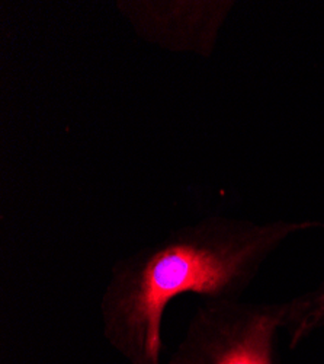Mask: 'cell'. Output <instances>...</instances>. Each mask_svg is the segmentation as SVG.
Segmentation results:
<instances>
[{
  "label": "cell",
  "mask_w": 324,
  "mask_h": 364,
  "mask_svg": "<svg viewBox=\"0 0 324 364\" xmlns=\"http://www.w3.org/2000/svg\"><path fill=\"white\" fill-rule=\"evenodd\" d=\"M313 229L324 223L211 215L172 230L113 264L99 305L104 337L130 364H162L163 318L176 297L240 300L286 239Z\"/></svg>",
  "instance_id": "obj_1"
},
{
  "label": "cell",
  "mask_w": 324,
  "mask_h": 364,
  "mask_svg": "<svg viewBox=\"0 0 324 364\" xmlns=\"http://www.w3.org/2000/svg\"><path fill=\"white\" fill-rule=\"evenodd\" d=\"M288 301H202L167 364H275Z\"/></svg>",
  "instance_id": "obj_2"
},
{
  "label": "cell",
  "mask_w": 324,
  "mask_h": 364,
  "mask_svg": "<svg viewBox=\"0 0 324 364\" xmlns=\"http://www.w3.org/2000/svg\"><path fill=\"white\" fill-rule=\"evenodd\" d=\"M234 2H116L145 41L173 51L210 57Z\"/></svg>",
  "instance_id": "obj_3"
},
{
  "label": "cell",
  "mask_w": 324,
  "mask_h": 364,
  "mask_svg": "<svg viewBox=\"0 0 324 364\" xmlns=\"http://www.w3.org/2000/svg\"><path fill=\"white\" fill-rule=\"evenodd\" d=\"M324 326V279L313 290L288 300L285 329L289 332V346L297 348L304 340Z\"/></svg>",
  "instance_id": "obj_4"
}]
</instances>
